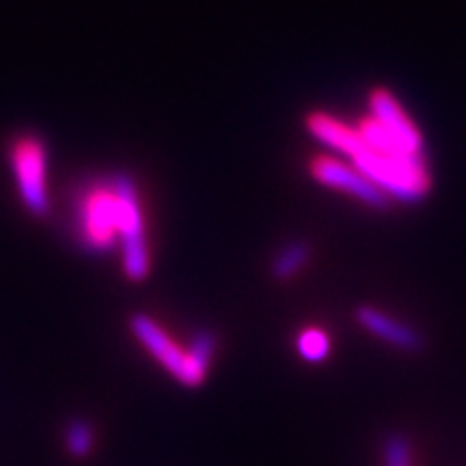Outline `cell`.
<instances>
[{"instance_id":"obj_1","label":"cell","mask_w":466,"mask_h":466,"mask_svg":"<svg viewBox=\"0 0 466 466\" xmlns=\"http://www.w3.org/2000/svg\"><path fill=\"white\" fill-rule=\"evenodd\" d=\"M350 165L363 173L389 199L417 203L430 192V171L425 158L378 154L365 143Z\"/></svg>"},{"instance_id":"obj_2","label":"cell","mask_w":466,"mask_h":466,"mask_svg":"<svg viewBox=\"0 0 466 466\" xmlns=\"http://www.w3.org/2000/svg\"><path fill=\"white\" fill-rule=\"evenodd\" d=\"M110 190L116 201V233L121 236V250H124V272L130 281H143L149 275V248L138 190L126 173L116 175Z\"/></svg>"},{"instance_id":"obj_3","label":"cell","mask_w":466,"mask_h":466,"mask_svg":"<svg viewBox=\"0 0 466 466\" xmlns=\"http://www.w3.org/2000/svg\"><path fill=\"white\" fill-rule=\"evenodd\" d=\"M130 330L132 335L143 343V348L165 367L175 380L188 389L199 387L190 371L186 352L165 333V329H162L158 322H154V319L145 316V313H134L130 318Z\"/></svg>"},{"instance_id":"obj_4","label":"cell","mask_w":466,"mask_h":466,"mask_svg":"<svg viewBox=\"0 0 466 466\" xmlns=\"http://www.w3.org/2000/svg\"><path fill=\"white\" fill-rule=\"evenodd\" d=\"M15 184L22 201L35 217H46L50 212V199L46 192V154L37 141H22L15 145L14 156Z\"/></svg>"},{"instance_id":"obj_5","label":"cell","mask_w":466,"mask_h":466,"mask_svg":"<svg viewBox=\"0 0 466 466\" xmlns=\"http://www.w3.org/2000/svg\"><path fill=\"white\" fill-rule=\"evenodd\" d=\"M311 175L318 184L346 192L365 206L376 209H387L389 206V197L380 188H376L363 173L343 160L330 158V156L316 158L311 162Z\"/></svg>"},{"instance_id":"obj_6","label":"cell","mask_w":466,"mask_h":466,"mask_svg":"<svg viewBox=\"0 0 466 466\" xmlns=\"http://www.w3.org/2000/svg\"><path fill=\"white\" fill-rule=\"evenodd\" d=\"M370 116L391 134L406 154L425 158L421 132H419V127L412 124L410 116L404 113L400 102L387 89H376L370 96Z\"/></svg>"},{"instance_id":"obj_7","label":"cell","mask_w":466,"mask_h":466,"mask_svg":"<svg viewBox=\"0 0 466 466\" xmlns=\"http://www.w3.org/2000/svg\"><path fill=\"white\" fill-rule=\"evenodd\" d=\"M354 318H357V322L363 326L367 333L378 337V339L387 341L389 346L398 348L401 352L412 354L423 348V337L419 335L412 326L387 316V313L380 311V309L363 305L357 309Z\"/></svg>"},{"instance_id":"obj_8","label":"cell","mask_w":466,"mask_h":466,"mask_svg":"<svg viewBox=\"0 0 466 466\" xmlns=\"http://www.w3.org/2000/svg\"><path fill=\"white\" fill-rule=\"evenodd\" d=\"M307 130L318 138L319 143L329 145L330 149L337 154L346 156L348 160H352L360 149L365 147L363 137H360L357 127H350L341 124L335 116L326 113H313L307 116Z\"/></svg>"},{"instance_id":"obj_9","label":"cell","mask_w":466,"mask_h":466,"mask_svg":"<svg viewBox=\"0 0 466 466\" xmlns=\"http://www.w3.org/2000/svg\"><path fill=\"white\" fill-rule=\"evenodd\" d=\"M85 223L86 236L93 247L104 248V244H110L113 233L116 231V201L113 190L97 192L91 197Z\"/></svg>"},{"instance_id":"obj_10","label":"cell","mask_w":466,"mask_h":466,"mask_svg":"<svg viewBox=\"0 0 466 466\" xmlns=\"http://www.w3.org/2000/svg\"><path fill=\"white\" fill-rule=\"evenodd\" d=\"M311 259V247L307 240H291L285 244L283 248H279L270 264V275L277 281H289L309 264Z\"/></svg>"},{"instance_id":"obj_11","label":"cell","mask_w":466,"mask_h":466,"mask_svg":"<svg viewBox=\"0 0 466 466\" xmlns=\"http://www.w3.org/2000/svg\"><path fill=\"white\" fill-rule=\"evenodd\" d=\"M214 352H217V337H214V333H209V330H199V333L192 335L186 357H188L190 371L199 387L206 382V378L209 374V365H212Z\"/></svg>"},{"instance_id":"obj_12","label":"cell","mask_w":466,"mask_h":466,"mask_svg":"<svg viewBox=\"0 0 466 466\" xmlns=\"http://www.w3.org/2000/svg\"><path fill=\"white\" fill-rule=\"evenodd\" d=\"M96 434H93V425L86 419H72L66 428V447L67 453L76 460H85L93 450Z\"/></svg>"},{"instance_id":"obj_13","label":"cell","mask_w":466,"mask_h":466,"mask_svg":"<svg viewBox=\"0 0 466 466\" xmlns=\"http://www.w3.org/2000/svg\"><path fill=\"white\" fill-rule=\"evenodd\" d=\"M296 348H299L300 357L309 360V363H322L330 354V339L324 330L307 329L299 335Z\"/></svg>"},{"instance_id":"obj_14","label":"cell","mask_w":466,"mask_h":466,"mask_svg":"<svg viewBox=\"0 0 466 466\" xmlns=\"http://www.w3.org/2000/svg\"><path fill=\"white\" fill-rule=\"evenodd\" d=\"M384 450V464L387 466H410L412 451L410 442H408L404 436L391 434L382 445Z\"/></svg>"}]
</instances>
